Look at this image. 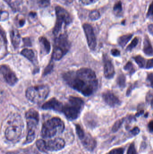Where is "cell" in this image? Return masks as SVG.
<instances>
[{
    "label": "cell",
    "mask_w": 153,
    "mask_h": 154,
    "mask_svg": "<svg viewBox=\"0 0 153 154\" xmlns=\"http://www.w3.org/2000/svg\"><path fill=\"white\" fill-rule=\"evenodd\" d=\"M104 73L105 77L108 79H112L115 75L114 66L110 60H107L104 64Z\"/></svg>",
    "instance_id": "15"
},
{
    "label": "cell",
    "mask_w": 153,
    "mask_h": 154,
    "mask_svg": "<svg viewBox=\"0 0 153 154\" xmlns=\"http://www.w3.org/2000/svg\"><path fill=\"white\" fill-rule=\"evenodd\" d=\"M147 81L149 82L150 86L151 87H152V81H153V74L151 73L150 75H148L147 79Z\"/></svg>",
    "instance_id": "39"
},
{
    "label": "cell",
    "mask_w": 153,
    "mask_h": 154,
    "mask_svg": "<svg viewBox=\"0 0 153 154\" xmlns=\"http://www.w3.org/2000/svg\"><path fill=\"white\" fill-rule=\"evenodd\" d=\"M83 28L89 48L91 50H94L97 46V41L92 26L89 23H85L83 25Z\"/></svg>",
    "instance_id": "9"
},
{
    "label": "cell",
    "mask_w": 153,
    "mask_h": 154,
    "mask_svg": "<svg viewBox=\"0 0 153 154\" xmlns=\"http://www.w3.org/2000/svg\"><path fill=\"white\" fill-rule=\"evenodd\" d=\"M148 127H149V129L151 132H152L153 128V123L152 121H151L149 123V125H148Z\"/></svg>",
    "instance_id": "44"
},
{
    "label": "cell",
    "mask_w": 153,
    "mask_h": 154,
    "mask_svg": "<svg viewBox=\"0 0 153 154\" xmlns=\"http://www.w3.org/2000/svg\"><path fill=\"white\" fill-rule=\"evenodd\" d=\"M138 42V39L137 38H135L132 40V42L128 45V47L127 48L126 51H131L134 48H135L137 46Z\"/></svg>",
    "instance_id": "28"
},
{
    "label": "cell",
    "mask_w": 153,
    "mask_h": 154,
    "mask_svg": "<svg viewBox=\"0 0 153 154\" xmlns=\"http://www.w3.org/2000/svg\"><path fill=\"white\" fill-rule=\"evenodd\" d=\"M139 132H140V129L137 127H136L134 128H133L131 131V133L134 135H137L138 134Z\"/></svg>",
    "instance_id": "41"
},
{
    "label": "cell",
    "mask_w": 153,
    "mask_h": 154,
    "mask_svg": "<svg viewBox=\"0 0 153 154\" xmlns=\"http://www.w3.org/2000/svg\"><path fill=\"white\" fill-rule=\"evenodd\" d=\"M71 48V43L66 34H62L55 39L54 50L56 53L64 56Z\"/></svg>",
    "instance_id": "8"
},
{
    "label": "cell",
    "mask_w": 153,
    "mask_h": 154,
    "mask_svg": "<svg viewBox=\"0 0 153 154\" xmlns=\"http://www.w3.org/2000/svg\"><path fill=\"white\" fill-rule=\"evenodd\" d=\"M153 93L152 91H149V92L147 93V96H146V100L147 102H151L152 106V100H153Z\"/></svg>",
    "instance_id": "35"
},
{
    "label": "cell",
    "mask_w": 153,
    "mask_h": 154,
    "mask_svg": "<svg viewBox=\"0 0 153 154\" xmlns=\"http://www.w3.org/2000/svg\"><path fill=\"white\" fill-rule=\"evenodd\" d=\"M133 37V34H127L123 35L119 38L118 39V43L119 46L122 48H124L128 42Z\"/></svg>",
    "instance_id": "19"
},
{
    "label": "cell",
    "mask_w": 153,
    "mask_h": 154,
    "mask_svg": "<svg viewBox=\"0 0 153 154\" xmlns=\"http://www.w3.org/2000/svg\"><path fill=\"white\" fill-rule=\"evenodd\" d=\"M80 139L84 146L89 151H93L96 147V140L90 135L86 134L85 133Z\"/></svg>",
    "instance_id": "14"
},
{
    "label": "cell",
    "mask_w": 153,
    "mask_h": 154,
    "mask_svg": "<svg viewBox=\"0 0 153 154\" xmlns=\"http://www.w3.org/2000/svg\"><path fill=\"white\" fill-rule=\"evenodd\" d=\"M123 121H124L123 119H119L115 123L112 128L113 132H116L119 130L121 127V125L123 124Z\"/></svg>",
    "instance_id": "30"
},
{
    "label": "cell",
    "mask_w": 153,
    "mask_h": 154,
    "mask_svg": "<svg viewBox=\"0 0 153 154\" xmlns=\"http://www.w3.org/2000/svg\"><path fill=\"white\" fill-rule=\"evenodd\" d=\"M9 13L6 11H3L0 5V21H5L8 19Z\"/></svg>",
    "instance_id": "27"
},
{
    "label": "cell",
    "mask_w": 153,
    "mask_h": 154,
    "mask_svg": "<svg viewBox=\"0 0 153 154\" xmlns=\"http://www.w3.org/2000/svg\"><path fill=\"white\" fill-rule=\"evenodd\" d=\"M25 23V19L23 17H20L19 16H18V17L17 18V20H16V23H17V25H18V27H22Z\"/></svg>",
    "instance_id": "32"
},
{
    "label": "cell",
    "mask_w": 153,
    "mask_h": 154,
    "mask_svg": "<svg viewBox=\"0 0 153 154\" xmlns=\"http://www.w3.org/2000/svg\"><path fill=\"white\" fill-rule=\"evenodd\" d=\"M63 1H64L67 3L71 4L73 2L74 0H63Z\"/></svg>",
    "instance_id": "46"
},
{
    "label": "cell",
    "mask_w": 153,
    "mask_h": 154,
    "mask_svg": "<svg viewBox=\"0 0 153 154\" xmlns=\"http://www.w3.org/2000/svg\"><path fill=\"white\" fill-rule=\"evenodd\" d=\"M111 54L113 55L114 57H118L120 55V51L116 49H112L111 51Z\"/></svg>",
    "instance_id": "38"
},
{
    "label": "cell",
    "mask_w": 153,
    "mask_h": 154,
    "mask_svg": "<svg viewBox=\"0 0 153 154\" xmlns=\"http://www.w3.org/2000/svg\"><path fill=\"white\" fill-rule=\"evenodd\" d=\"M21 54L31 61H33L34 60L35 54L32 50L24 49L21 51Z\"/></svg>",
    "instance_id": "21"
},
{
    "label": "cell",
    "mask_w": 153,
    "mask_h": 154,
    "mask_svg": "<svg viewBox=\"0 0 153 154\" xmlns=\"http://www.w3.org/2000/svg\"><path fill=\"white\" fill-rule=\"evenodd\" d=\"M65 146L63 139L59 137L46 142V151H58L62 150Z\"/></svg>",
    "instance_id": "11"
},
{
    "label": "cell",
    "mask_w": 153,
    "mask_h": 154,
    "mask_svg": "<svg viewBox=\"0 0 153 154\" xmlns=\"http://www.w3.org/2000/svg\"><path fill=\"white\" fill-rule=\"evenodd\" d=\"M99 0H80V2L84 5H88L95 3Z\"/></svg>",
    "instance_id": "33"
},
{
    "label": "cell",
    "mask_w": 153,
    "mask_h": 154,
    "mask_svg": "<svg viewBox=\"0 0 153 154\" xmlns=\"http://www.w3.org/2000/svg\"><path fill=\"white\" fill-rule=\"evenodd\" d=\"M49 92V88L46 85H39L29 88L26 91V96L31 102L40 103L46 98Z\"/></svg>",
    "instance_id": "6"
},
{
    "label": "cell",
    "mask_w": 153,
    "mask_h": 154,
    "mask_svg": "<svg viewBox=\"0 0 153 154\" xmlns=\"http://www.w3.org/2000/svg\"><path fill=\"white\" fill-rule=\"evenodd\" d=\"M122 11H123V8H122V2L121 1H118L115 4L113 7V12L114 14L117 17H120L122 16Z\"/></svg>",
    "instance_id": "20"
},
{
    "label": "cell",
    "mask_w": 153,
    "mask_h": 154,
    "mask_svg": "<svg viewBox=\"0 0 153 154\" xmlns=\"http://www.w3.org/2000/svg\"><path fill=\"white\" fill-rule=\"evenodd\" d=\"M153 4L152 2L151 4L148 9L147 13V17H152L153 15Z\"/></svg>",
    "instance_id": "37"
},
{
    "label": "cell",
    "mask_w": 153,
    "mask_h": 154,
    "mask_svg": "<svg viewBox=\"0 0 153 154\" xmlns=\"http://www.w3.org/2000/svg\"><path fill=\"white\" fill-rule=\"evenodd\" d=\"M4 91L0 89V103L3 100L4 98Z\"/></svg>",
    "instance_id": "42"
},
{
    "label": "cell",
    "mask_w": 153,
    "mask_h": 154,
    "mask_svg": "<svg viewBox=\"0 0 153 154\" xmlns=\"http://www.w3.org/2000/svg\"><path fill=\"white\" fill-rule=\"evenodd\" d=\"M55 10L56 15V22L53 30V33L57 35L61 30L63 24L69 25L72 23L73 20L68 11L63 7L57 6Z\"/></svg>",
    "instance_id": "7"
},
{
    "label": "cell",
    "mask_w": 153,
    "mask_h": 154,
    "mask_svg": "<svg viewBox=\"0 0 153 154\" xmlns=\"http://www.w3.org/2000/svg\"><path fill=\"white\" fill-rule=\"evenodd\" d=\"M117 83L119 88H124L126 85V77L124 75H119L117 79Z\"/></svg>",
    "instance_id": "23"
},
{
    "label": "cell",
    "mask_w": 153,
    "mask_h": 154,
    "mask_svg": "<svg viewBox=\"0 0 153 154\" xmlns=\"http://www.w3.org/2000/svg\"><path fill=\"white\" fill-rule=\"evenodd\" d=\"M148 30L149 32L152 35L153 34V26L152 24H150L148 27Z\"/></svg>",
    "instance_id": "43"
},
{
    "label": "cell",
    "mask_w": 153,
    "mask_h": 154,
    "mask_svg": "<svg viewBox=\"0 0 153 154\" xmlns=\"http://www.w3.org/2000/svg\"><path fill=\"white\" fill-rule=\"evenodd\" d=\"M144 113V110H141V111H139V112L137 114L136 116H141V115H143Z\"/></svg>",
    "instance_id": "45"
},
{
    "label": "cell",
    "mask_w": 153,
    "mask_h": 154,
    "mask_svg": "<svg viewBox=\"0 0 153 154\" xmlns=\"http://www.w3.org/2000/svg\"><path fill=\"white\" fill-rule=\"evenodd\" d=\"M124 69L125 70L128 71L129 73L131 74H134V73L135 72V69L134 67L133 64L130 61L128 62L126 64L125 66H124Z\"/></svg>",
    "instance_id": "26"
},
{
    "label": "cell",
    "mask_w": 153,
    "mask_h": 154,
    "mask_svg": "<svg viewBox=\"0 0 153 154\" xmlns=\"http://www.w3.org/2000/svg\"><path fill=\"white\" fill-rule=\"evenodd\" d=\"M125 149L123 148H116L110 151L107 154H124Z\"/></svg>",
    "instance_id": "31"
},
{
    "label": "cell",
    "mask_w": 153,
    "mask_h": 154,
    "mask_svg": "<svg viewBox=\"0 0 153 154\" xmlns=\"http://www.w3.org/2000/svg\"><path fill=\"white\" fill-rule=\"evenodd\" d=\"M0 35H1V36L2 38H3V39L4 40V41L6 42V35H5V32H4V31L3 29L1 27V26H0Z\"/></svg>",
    "instance_id": "40"
},
{
    "label": "cell",
    "mask_w": 153,
    "mask_h": 154,
    "mask_svg": "<svg viewBox=\"0 0 153 154\" xmlns=\"http://www.w3.org/2000/svg\"><path fill=\"white\" fill-rule=\"evenodd\" d=\"M24 128V123L20 116L17 114L9 117L5 130V137L10 141H15L21 137Z\"/></svg>",
    "instance_id": "2"
},
{
    "label": "cell",
    "mask_w": 153,
    "mask_h": 154,
    "mask_svg": "<svg viewBox=\"0 0 153 154\" xmlns=\"http://www.w3.org/2000/svg\"><path fill=\"white\" fill-rule=\"evenodd\" d=\"M63 105L62 102L56 99L53 98L49 100L43 104L42 108L45 109H53L58 112H62Z\"/></svg>",
    "instance_id": "12"
},
{
    "label": "cell",
    "mask_w": 153,
    "mask_h": 154,
    "mask_svg": "<svg viewBox=\"0 0 153 154\" xmlns=\"http://www.w3.org/2000/svg\"><path fill=\"white\" fill-rule=\"evenodd\" d=\"M64 122L59 118L54 117L43 124L41 135L44 138H50L63 132Z\"/></svg>",
    "instance_id": "4"
},
{
    "label": "cell",
    "mask_w": 153,
    "mask_h": 154,
    "mask_svg": "<svg viewBox=\"0 0 153 154\" xmlns=\"http://www.w3.org/2000/svg\"><path fill=\"white\" fill-rule=\"evenodd\" d=\"M12 44L15 48L19 47L20 43L21 37L19 32L15 29L12 30L10 33Z\"/></svg>",
    "instance_id": "16"
},
{
    "label": "cell",
    "mask_w": 153,
    "mask_h": 154,
    "mask_svg": "<svg viewBox=\"0 0 153 154\" xmlns=\"http://www.w3.org/2000/svg\"><path fill=\"white\" fill-rule=\"evenodd\" d=\"M28 134L26 143H31L36 137L37 127L39 121V115L35 109H31L26 113Z\"/></svg>",
    "instance_id": "5"
},
{
    "label": "cell",
    "mask_w": 153,
    "mask_h": 154,
    "mask_svg": "<svg viewBox=\"0 0 153 154\" xmlns=\"http://www.w3.org/2000/svg\"><path fill=\"white\" fill-rule=\"evenodd\" d=\"M134 59L137 64L141 68H143L146 66V60L143 57L140 56H137L134 57Z\"/></svg>",
    "instance_id": "22"
},
{
    "label": "cell",
    "mask_w": 153,
    "mask_h": 154,
    "mask_svg": "<svg viewBox=\"0 0 153 154\" xmlns=\"http://www.w3.org/2000/svg\"><path fill=\"white\" fill-rule=\"evenodd\" d=\"M89 17L92 20H97L100 18L101 14L99 11L97 10H93L90 12Z\"/></svg>",
    "instance_id": "24"
},
{
    "label": "cell",
    "mask_w": 153,
    "mask_h": 154,
    "mask_svg": "<svg viewBox=\"0 0 153 154\" xmlns=\"http://www.w3.org/2000/svg\"><path fill=\"white\" fill-rule=\"evenodd\" d=\"M1 42H0V48H1Z\"/></svg>",
    "instance_id": "47"
},
{
    "label": "cell",
    "mask_w": 153,
    "mask_h": 154,
    "mask_svg": "<svg viewBox=\"0 0 153 154\" xmlns=\"http://www.w3.org/2000/svg\"><path fill=\"white\" fill-rule=\"evenodd\" d=\"M0 73L4 80L11 86L14 85L18 81V79L13 71L7 66L4 65L0 67Z\"/></svg>",
    "instance_id": "10"
},
{
    "label": "cell",
    "mask_w": 153,
    "mask_h": 154,
    "mask_svg": "<svg viewBox=\"0 0 153 154\" xmlns=\"http://www.w3.org/2000/svg\"><path fill=\"white\" fill-rule=\"evenodd\" d=\"M37 147L41 152H46V141L40 139L37 142Z\"/></svg>",
    "instance_id": "25"
},
{
    "label": "cell",
    "mask_w": 153,
    "mask_h": 154,
    "mask_svg": "<svg viewBox=\"0 0 153 154\" xmlns=\"http://www.w3.org/2000/svg\"><path fill=\"white\" fill-rule=\"evenodd\" d=\"M50 1L51 0H37V3L40 7L45 8L50 5Z\"/></svg>",
    "instance_id": "29"
},
{
    "label": "cell",
    "mask_w": 153,
    "mask_h": 154,
    "mask_svg": "<svg viewBox=\"0 0 153 154\" xmlns=\"http://www.w3.org/2000/svg\"><path fill=\"white\" fill-rule=\"evenodd\" d=\"M153 61V59H151L147 61L146 65V68L147 69H150L152 68Z\"/></svg>",
    "instance_id": "36"
},
{
    "label": "cell",
    "mask_w": 153,
    "mask_h": 154,
    "mask_svg": "<svg viewBox=\"0 0 153 154\" xmlns=\"http://www.w3.org/2000/svg\"><path fill=\"white\" fill-rule=\"evenodd\" d=\"M39 42L40 44L41 50L45 54H48L50 51L51 46L49 41L45 37H41L39 38Z\"/></svg>",
    "instance_id": "17"
},
{
    "label": "cell",
    "mask_w": 153,
    "mask_h": 154,
    "mask_svg": "<svg viewBox=\"0 0 153 154\" xmlns=\"http://www.w3.org/2000/svg\"><path fill=\"white\" fill-rule=\"evenodd\" d=\"M63 78L70 87L84 96H91L98 89L96 74L90 69L83 68L76 71L66 72Z\"/></svg>",
    "instance_id": "1"
},
{
    "label": "cell",
    "mask_w": 153,
    "mask_h": 154,
    "mask_svg": "<svg viewBox=\"0 0 153 154\" xmlns=\"http://www.w3.org/2000/svg\"><path fill=\"white\" fill-rule=\"evenodd\" d=\"M102 97L105 102L110 106L116 107L121 104L118 98L111 91H107L103 93Z\"/></svg>",
    "instance_id": "13"
},
{
    "label": "cell",
    "mask_w": 153,
    "mask_h": 154,
    "mask_svg": "<svg viewBox=\"0 0 153 154\" xmlns=\"http://www.w3.org/2000/svg\"><path fill=\"white\" fill-rule=\"evenodd\" d=\"M84 105V102L81 99L71 96L68 102L63 106L62 112L69 120H75L80 116Z\"/></svg>",
    "instance_id": "3"
},
{
    "label": "cell",
    "mask_w": 153,
    "mask_h": 154,
    "mask_svg": "<svg viewBox=\"0 0 153 154\" xmlns=\"http://www.w3.org/2000/svg\"><path fill=\"white\" fill-rule=\"evenodd\" d=\"M127 154H137V151L134 143L131 144L128 147Z\"/></svg>",
    "instance_id": "34"
},
{
    "label": "cell",
    "mask_w": 153,
    "mask_h": 154,
    "mask_svg": "<svg viewBox=\"0 0 153 154\" xmlns=\"http://www.w3.org/2000/svg\"><path fill=\"white\" fill-rule=\"evenodd\" d=\"M143 50L145 54L147 56H153L152 46L148 37L145 38L143 42Z\"/></svg>",
    "instance_id": "18"
}]
</instances>
